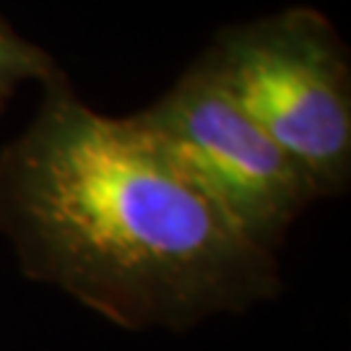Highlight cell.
Instances as JSON below:
<instances>
[{"label": "cell", "mask_w": 351, "mask_h": 351, "mask_svg": "<svg viewBox=\"0 0 351 351\" xmlns=\"http://www.w3.org/2000/svg\"><path fill=\"white\" fill-rule=\"evenodd\" d=\"M0 234L26 276L125 330H188L281 289L274 252L65 73L0 151Z\"/></svg>", "instance_id": "obj_1"}, {"label": "cell", "mask_w": 351, "mask_h": 351, "mask_svg": "<svg viewBox=\"0 0 351 351\" xmlns=\"http://www.w3.org/2000/svg\"><path fill=\"white\" fill-rule=\"evenodd\" d=\"M203 58L317 198L346 190L351 65L326 13L291 5L232 24L213 37Z\"/></svg>", "instance_id": "obj_2"}, {"label": "cell", "mask_w": 351, "mask_h": 351, "mask_svg": "<svg viewBox=\"0 0 351 351\" xmlns=\"http://www.w3.org/2000/svg\"><path fill=\"white\" fill-rule=\"evenodd\" d=\"M128 117L245 237L274 255L317 201L304 175L239 107L203 55L159 99Z\"/></svg>", "instance_id": "obj_3"}, {"label": "cell", "mask_w": 351, "mask_h": 351, "mask_svg": "<svg viewBox=\"0 0 351 351\" xmlns=\"http://www.w3.org/2000/svg\"><path fill=\"white\" fill-rule=\"evenodd\" d=\"M58 73L63 71L58 68L50 52L26 39L0 16V110L16 97V91L24 84L37 81L42 86Z\"/></svg>", "instance_id": "obj_4"}]
</instances>
